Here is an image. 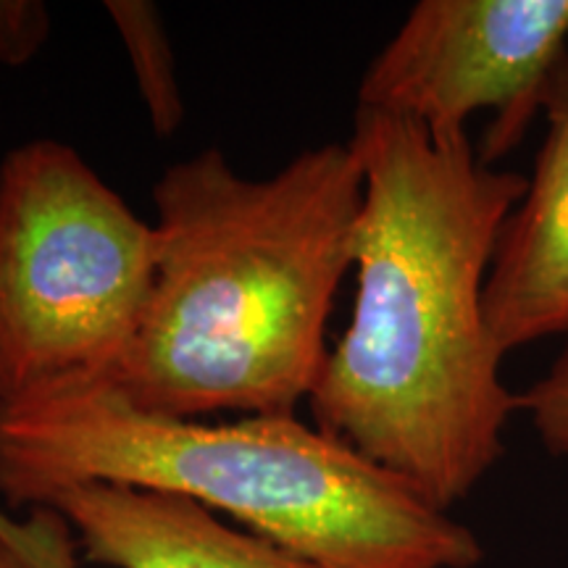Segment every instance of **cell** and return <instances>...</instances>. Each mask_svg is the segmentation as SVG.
<instances>
[{"instance_id":"2","label":"cell","mask_w":568,"mask_h":568,"mask_svg":"<svg viewBox=\"0 0 568 568\" xmlns=\"http://www.w3.org/2000/svg\"><path fill=\"white\" fill-rule=\"evenodd\" d=\"M361 203L347 140L268 176L240 174L216 148L172 163L153 184L151 295L105 382L145 414H295L329 355Z\"/></svg>"},{"instance_id":"1","label":"cell","mask_w":568,"mask_h":568,"mask_svg":"<svg viewBox=\"0 0 568 568\" xmlns=\"http://www.w3.org/2000/svg\"><path fill=\"white\" fill-rule=\"evenodd\" d=\"M364 174L355 303L308 397L326 435L450 514L506 453L518 395L485 290L527 176L487 166L468 134L355 109Z\"/></svg>"},{"instance_id":"5","label":"cell","mask_w":568,"mask_h":568,"mask_svg":"<svg viewBox=\"0 0 568 568\" xmlns=\"http://www.w3.org/2000/svg\"><path fill=\"white\" fill-rule=\"evenodd\" d=\"M566 59L568 0H422L366 67L355 109L437 138L489 113L477 153L495 166L542 116Z\"/></svg>"},{"instance_id":"3","label":"cell","mask_w":568,"mask_h":568,"mask_svg":"<svg viewBox=\"0 0 568 568\" xmlns=\"http://www.w3.org/2000/svg\"><path fill=\"white\" fill-rule=\"evenodd\" d=\"M109 481L187 497L322 568H477L479 537L297 414H145L105 379L0 403V497L38 510Z\"/></svg>"},{"instance_id":"10","label":"cell","mask_w":568,"mask_h":568,"mask_svg":"<svg viewBox=\"0 0 568 568\" xmlns=\"http://www.w3.org/2000/svg\"><path fill=\"white\" fill-rule=\"evenodd\" d=\"M518 408L529 416L537 439L550 456L568 460V339L548 372L518 395Z\"/></svg>"},{"instance_id":"4","label":"cell","mask_w":568,"mask_h":568,"mask_svg":"<svg viewBox=\"0 0 568 568\" xmlns=\"http://www.w3.org/2000/svg\"><path fill=\"white\" fill-rule=\"evenodd\" d=\"M155 272L142 222L69 142L34 138L0 161V403L109 379Z\"/></svg>"},{"instance_id":"9","label":"cell","mask_w":568,"mask_h":568,"mask_svg":"<svg viewBox=\"0 0 568 568\" xmlns=\"http://www.w3.org/2000/svg\"><path fill=\"white\" fill-rule=\"evenodd\" d=\"M0 537L34 568H82L69 524L53 510L40 508L30 518H13L0 508Z\"/></svg>"},{"instance_id":"8","label":"cell","mask_w":568,"mask_h":568,"mask_svg":"<svg viewBox=\"0 0 568 568\" xmlns=\"http://www.w3.org/2000/svg\"><path fill=\"white\" fill-rule=\"evenodd\" d=\"M103 9L124 42L134 84L153 132L163 140L172 138L182 126L187 109L176 80L174 48L161 9L148 0H109Z\"/></svg>"},{"instance_id":"11","label":"cell","mask_w":568,"mask_h":568,"mask_svg":"<svg viewBox=\"0 0 568 568\" xmlns=\"http://www.w3.org/2000/svg\"><path fill=\"white\" fill-rule=\"evenodd\" d=\"M51 30V11L42 0H0V63H30L45 48Z\"/></svg>"},{"instance_id":"7","label":"cell","mask_w":568,"mask_h":568,"mask_svg":"<svg viewBox=\"0 0 568 568\" xmlns=\"http://www.w3.org/2000/svg\"><path fill=\"white\" fill-rule=\"evenodd\" d=\"M527 190L503 224L487 274L489 332L503 353L568 339V59L545 101Z\"/></svg>"},{"instance_id":"12","label":"cell","mask_w":568,"mask_h":568,"mask_svg":"<svg viewBox=\"0 0 568 568\" xmlns=\"http://www.w3.org/2000/svg\"><path fill=\"white\" fill-rule=\"evenodd\" d=\"M0 568H34V566L21 556L11 542H6V539L0 537Z\"/></svg>"},{"instance_id":"6","label":"cell","mask_w":568,"mask_h":568,"mask_svg":"<svg viewBox=\"0 0 568 568\" xmlns=\"http://www.w3.org/2000/svg\"><path fill=\"white\" fill-rule=\"evenodd\" d=\"M42 510L59 514L80 556L105 568H322L155 489L84 481L55 493Z\"/></svg>"}]
</instances>
